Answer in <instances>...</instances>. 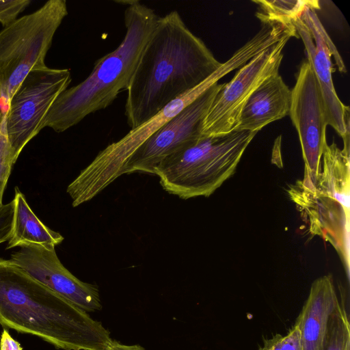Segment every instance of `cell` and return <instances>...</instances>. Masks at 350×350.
I'll return each mask as SVG.
<instances>
[{
  "label": "cell",
  "mask_w": 350,
  "mask_h": 350,
  "mask_svg": "<svg viewBox=\"0 0 350 350\" xmlns=\"http://www.w3.org/2000/svg\"><path fill=\"white\" fill-rule=\"evenodd\" d=\"M221 64L177 11L159 17L127 89L128 125L135 129L152 118Z\"/></svg>",
  "instance_id": "1"
},
{
  "label": "cell",
  "mask_w": 350,
  "mask_h": 350,
  "mask_svg": "<svg viewBox=\"0 0 350 350\" xmlns=\"http://www.w3.org/2000/svg\"><path fill=\"white\" fill-rule=\"evenodd\" d=\"M0 324L64 350H108L113 340L87 312L0 258Z\"/></svg>",
  "instance_id": "2"
},
{
  "label": "cell",
  "mask_w": 350,
  "mask_h": 350,
  "mask_svg": "<svg viewBox=\"0 0 350 350\" xmlns=\"http://www.w3.org/2000/svg\"><path fill=\"white\" fill-rule=\"evenodd\" d=\"M124 11L123 40L98 59L90 75L66 89L55 99L44 122L57 133L77 124L90 113L110 105L128 89L142 54L157 25L159 16L139 1H129Z\"/></svg>",
  "instance_id": "3"
},
{
  "label": "cell",
  "mask_w": 350,
  "mask_h": 350,
  "mask_svg": "<svg viewBox=\"0 0 350 350\" xmlns=\"http://www.w3.org/2000/svg\"><path fill=\"white\" fill-rule=\"evenodd\" d=\"M312 235L332 245L349 278V152L334 143L326 145L319 175L312 185L300 180L288 189Z\"/></svg>",
  "instance_id": "4"
},
{
  "label": "cell",
  "mask_w": 350,
  "mask_h": 350,
  "mask_svg": "<svg viewBox=\"0 0 350 350\" xmlns=\"http://www.w3.org/2000/svg\"><path fill=\"white\" fill-rule=\"evenodd\" d=\"M257 133L234 129L202 136L165 159L154 175L165 191L181 199L208 197L235 172Z\"/></svg>",
  "instance_id": "5"
},
{
  "label": "cell",
  "mask_w": 350,
  "mask_h": 350,
  "mask_svg": "<svg viewBox=\"0 0 350 350\" xmlns=\"http://www.w3.org/2000/svg\"><path fill=\"white\" fill-rule=\"evenodd\" d=\"M67 15L65 0H50L0 31V101L5 110L29 72L46 66L53 36Z\"/></svg>",
  "instance_id": "6"
},
{
  "label": "cell",
  "mask_w": 350,
  "mask_h": 350,
  "mask_svg": "<svg viewBox=\"0 0 350 350\" xmlns=\"http://www.w3.org/2000/svg\"><path fill=\"white\" fill-rule=\"evenodd\" d=\"M215 83H217L216 77L211 75L199 85L170 103L154 117L132 129L120 139L100 151L67 187L72 206L91 200L124 174L130 158L139 147L165 123Z\"/></svg>",
  "instance_id": "7"
},
{
  "label": "cell",
  "mask_w": 350,
  "mask_h": 350,
  "mask_svg": "<svg viewBox=\"0 0 350 350\" xmlns=\"http://www.w3.org/2000/svg\"><path fill=\"white\" fill-rule=\"evenodd\" d=\"M71 81L69 69L46 66L29 72L8 104L5 129L14 163L25 145L44 127L49 109Z\"/></svg>",
  "instance_id": "8"
},
{
  "label": "cell",
  "mask_w": 350,
  "mask_h": 350,
  "mask_svg": "<svg viewBox=\"0 0 350 350\" xmlns=\"http://www.w3.org/2000/svg\"><path fill=\"white\" fill-rule=\"evenodd\" d=\"M292 37L299 38L296 29L254 56L228 83H223L204 119L202 136L235 129L242 109L254 91L267 78L279 74L283 49Z\"/></svg>",
  "instance_id": "9"
},
{
  "label": "cell",
  "mask_w": 350,
  "mask_h": 350,
  "mask_svg": "<svg viewBox=\"0 0 350 350\" xmlns=\"http://www.w3.org/2000/svg\"><path fill=\"white\" fill-rule=\"evenodd\" d=\"M308 6L301 14L292 21L299 38L303 41L309 62L317 80L325 109L327 125L331 126L343 139L344 148L349 149V107L338 96L332 80L331 56L342 72L346 68L341 56L332 42L316 10Z\"/></svg>",
  "instance_id": "10"
},
{
  "label": "cell",
  "mask_w": 350,
  "mask_h": 350,
  "mask_svg": "<svg viewBox=\"0 0 350 350\" xmlns=\"http://www.w3.org/2000/svg\"><path fill=\"white\" fill-rule=\"evenodd\" d=\"M222 85H212L146 140L130 158L124 174L154 175V170L165 159L200 139L205 116Z\"/></svg>",
  "instance_id": "11"
},
{
  "label": "cell",
  "mask_w": 350,
  "mask_h": 350,
  "mask_svg": "<svg viewBox=\"0 0 350 350\" xmlns=\"http://www.w3.org/2000/svg\"><path fill=\"white\" fill-rule=\"evenodd\" d=\"M288 114L299 135L304 162V178L300 182L312 185L319 175L321 157L327 144V123L319 85L308 61L301 65L291 90Z\"/></svg>",
  "instance_id": "12"
},
{
  "label": "cell",
  "mask_w": 350,
  "mask_h": 350,
  "mask_svg": "<svg viewBox=\"0 0 350 350\" xmlns=\"http://www.w3.org/2000/svg\"><path fill=\"white\" fill-rule=\"evenodd\" d=\"M10 260L32 278L85 312L101 309L94 284L81 281L61 262L55 247L29 245L12 253Z\"/></svg>",
  "instance_id": "13"
},
{
  "label": "cell",
  "mask_w": 350,
  "mask_h": 350,
  "mask_svg": "<svg viewBox=\"0 0 350 350\" xmlns=\"http://www.w3.org/2000/svg\"><path fill=\"white\" fill-rule=\"evenodd\" d=\"M339 301L331 275L316 279L295 325L302 350H321L331 314Z\"/></svg>",
  "instance_id": "14"
},
{
  "label": "cell",
  "mask_w": 350,
  "mask_h": 350,
  "mask_svg": "<svg viewBox=\"0 0 350 350\" xmlns=\"http://www.w3.org/2000/svg\"><path fill=\"white\" fill-rule=\"evenodd\" d=\"M291 90L279 74L265 80L252 94L241 112L235 129L258 132L289 113Z\"/></svg>",
  "instance_id": "15"
},
{
  "label": "cell",
  "mask_w": 350,
  "mask_h": 350,
  "mask_svg": "<svg viewBox=\"0 0 350 350\" xmlns=\"http://www.w3.org/2000/svg\"><path fill=\"white\" fill-rule=\"evenodd\" d=\"M12 201V225L6 250L29 245L55 247L63 241L62 235L46 226L38 218L17 187Z\"/></svg>",
  "instance_id": "16"
},
{
  "label": "cell",
  "mask_w": 350,
  "mask_h": 350,
  "mask_svg": "<svg viewBox=\"0 0 350 350\" xmlns=\"http://www.w3.org/2000/svg\"><path fill=\"white\" fill-rule=\"evenodd\" d=\"M321 350H350V323L344 301H338L331 314Z\"/></svg>",
  "instance_id": "17"
},
{
  "label": "cell",
  "mask_w": 350,
  "mask_h": 350,
  "mask_svg": "<svg viewBox=\"0 0 350 350\" xmlns=\"http://www.w3.org/2000/svg\"><path fill=\"white\" fill-rule=\"evenodd\" d=\"M258 4L259 14L270 19L291 22L308 6L320 8L318 1H253Z\"/></svg>",
  "instance_id": "18"
},
{
  "label": "cell",
  "mask_w": 350,
  "mask_h": 350,
  "mask_svg": "<svg viewBox=\"0 0 350 350\" xmlns=\"http://www.w3.org/2000/svg\"><path fill=\"white\" fill-rule=\"evenodd\" d=\"M14 164L5 129L0 137V208L3 206L2 198L3 191Z\"/></svg>",
  "instance_id": "19"
},
{
  "label": "cell",
  "mask_w": 350,
  "mask_h": 350,
  "mask_svg": "<svg viewBox=\"0 0 350 350\" xmlns=\"http://www.w3.org/2000/svg\"><path fill=\"white\" fill-rule=\"evenodd\" d=\"M30 0L0 1V23L4 27L17 19V16L29 4Z\"/></svg>",
  "instance_id": "20"
},
{
  "label": "cell",
  "mask_w": 350,
  "mask_h": 350,
  "mask_svg": "<svg viewBox=\"0 0 350 350\" xmlns=\"http://www.w3.org/2000/svg\"><path fill=\"white\" fill-rule=\"evenodd\" d=\"M13 201L3 204L0 208V244L8 241L12 225Z\"/></svg>",
  "instance_id": "21"
},
{
  "label": "cell",
  "mask_w": 350,
  "mask_h": 350,
  "mask_svg": "<svg viewBox=\"0 0 350 350\" xmlns=\"http://www.w3.org/2000/svg\"><path fill=\"white\" fill-rule=\"evenodd\" d=\"M280 350H302L299 330L295 325L283 336Z\"/></svg>",
  "instance_id": "22"
},
{
  "label": "cell",
  "mask_w": 350,
  "mask_h": 350,
  "mask_svg": "<svg viewBox=\"0 0 350 350\" xmlns=\"http://www.w3.org/2000/svg\"><path fill=\"white\" fill-rule=\"evenodd\" d=\"M0 350H23V347L10 336L8 330L4 329L1 335Z\"/></svg>",
  "instance_id": "23"
},
{
  "label": "cell",
  "mask_w": 350,
  "mask_h": 350,
  "mask_svg": "<svg viewBox=\"0 0 350 350\" xmlns=\"http://www.w3.org/2000/svg\"><path fill=\"white\" fill-rule=\"evenodd\" d=\"M283 336L276 334L264 340L263 345L258 350H280Z\"/></svg>",
  "instance_id": "24"
},
{
  "label": "cell",
  "mask_w": 350,
  "mask_h": 350,
  "mask_svg": "<svg viewBox=\"0 0 350 350\" xmlns=\"http://www.w3.org/2000/svg\"><path fill=\"white\" fill-rule=\"evenodd\" d=\"M108 350H145L142 347L133 345H122L116 341H113L111 347Z\"/></svg>",
  "instance_id": "25"
},
{
  "label": "cell",
  "mask_w": 350,
  "mask_h": 350,
  "mask_svg": "<svg viewBox=\"0 0 350 350\" xmlns=\"http://www.w3.org/2000/svg\"><path fill=\"white\" fill-rule=\"evenodd\" d=\"M5 113L6 110L0 109V137L3 131L5 128Z\"/></svg>",
  "instance_id": "26"
}]
</instances>
